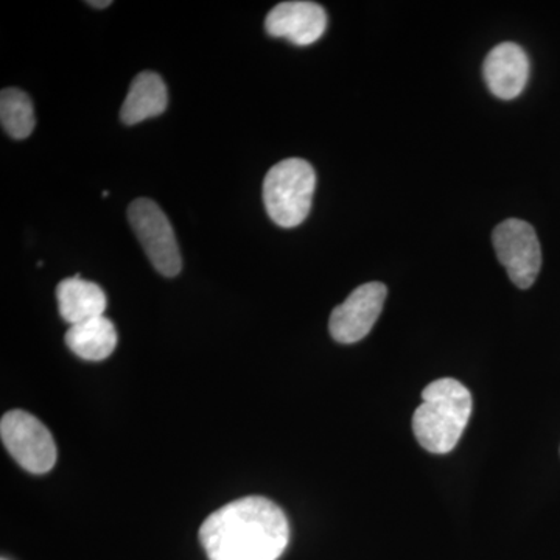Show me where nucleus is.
Listing matches in <instances>:
<instances>
[{"label": "nucleus", "mask_w": 560, "mask_h": 560, "mask_svg": "<svg viewBox=\"0 0 560 560\" xmlns=\"http://www.w3.org/2000/svg\"><path fill=\"white\" fill-rule=\"evenodd\" d=\"M109 197V191H103V198H108Z\"/></svg>", "instance_id": "2eb2a0df"}, {"label": "nucleus", "mask_w": 560, "mask_h": 560, "mask_svg": "<svg viewBox=\"0 0 560 560\" xmlns=\"http://www.w3.org/2000/svg\"><path fill=\"white\" fill-rule=\"evenodd\" d=\"M315 189L316 173L307 161L291 158L279 162L265 176V209L278 226H300L311 212Z\"/></svg>", "instance_id": "7ed1b4c3"}, {"label": "nucleus", "mask_w": 560, "mask_h": 560, "mask_svg": "<svg viewBox=\"0 0 560 560\" xmlns=\"http://www.w3.org/2000/svg\"><path fill=\"white\" fill-rule=\"evenodd\" d=\"M492 241L512 282L523 290L533 287L541 268L540 242L534 228L526 221L506 220L495 228Z\"/></svg>", "instance_id": "423d86ee"}, {"label": "nucleus", "mask_w": 560, "mask_h": 560, "mask_svg": "<svg viewBox=\"0 0 560 560\" xmlns=\"http://www.w3.org/2000/svg\"><path fill=\"white\" fill-rule=\"evenodd\" d=\"M485 79L490 92L501 101L518 97L529 79L528 55L514 43L493 47L486 57Z\"/></svg>", "instance_id": "1a4fd4ad"}, {"label": "nucleus", "mask_w": 560, "mask_h": 560, "mask_svg": "<svg viewBox=\"0 0 560 560\" xmlns=\"http://www.w3.org/2000/svg\"><path fill=\"white\" fill-rule=\"evenodd\" d=\"M0 436L22 469L47 474L57 463V444L44 423L28 412L14 410L0 420Z\"/></svg>", "instance_id": "20e7f679"}, {"label": "nucleus", "mask_w": 560, "mask_h": 560, "mask_svg": "<svg viewBox=\"0 0 560 560\" xmlns=\"http://www.w3.org/2000/svg\"><path fill=\"white\" fill-rule=\"evenodd\" d=\"M386 287L381 282L364 283L350 293L348 300L331 312V338L341 345H352L366 337L382 315Z\"/></svg>", "instance_id": "0eeeda50"}, {"label": "nucleus", "mask_w": 560, "mask_h": 560, "mask_svg": "<svg viewBox=\"0 0 560 560\" xmlns=\"http://www.w3.org/2000/svg\"><path fill=\"white\" fill-rule=\"evenodd\" d=\"M265 28L275 38L289 39L296 46H311L326 32V10L305 0L282 2L268 13Z\"/></svg>", "instance_id": "6e6552de"}, {"label": "nucleus", "mask_w": 560, "mask_h": 560, "mask_svg": "<svg viewBox=\"0 0 560 560\" xmlns=\"http://www.w3.org/2000/svg\"><path fill=\"white\" fill-rule=\"evenodd\" d=\"M0 121L10 138L27 139L35 130V110L31 97L14 88L3 90L0 94Z\"/></svg>", "instance_id": "ddd939ff"}, {"label": "nucleus", "mask_w": 560, "mask_h": 560, "mask_svg": "<svg viewBox=\"0 0 560 560\" xmlns=\"http://www.w3.org/2000/svg\"><path fill=\"white\" fill-rule=\"evenodd\" d=\"M57 300L61 318L70 326L105 316L108 305L105 291L97 283L81 279L79 275L61 280L57 287Z\"/></svg>", "instance_id": "9d476101"}, {"label": "nucleus", "mask_w": 560, "mask_h": 560, "mask_svg": "<svg viewBox=\"0 0 560 560\" xmlns=\"http://www.w3.org/2000/svg\"><path fill=\"white\" fill-rule=\"evenodd\" d=\"M88 5L94 7V9H106V7L110 5V2L109 0H102V2L94 0V2H88Z\"/></svg>", "instance_id": "4468645a"}, {"label": "nucleus", "mask_w": 560, "mask_h": 560, "mask_svg": "<svg viewBox=\"0 0 560 560\" xmlns=\"http://www.w3.org/2000/svg\"><path fill=\"white\" fill-rule=\"evenodd\" d=\"M470 415V390L455 378H440L423 389L412 431L427 452L445 455L458 445Z\"/></svg>", "instance_id": "f03ea898"}, {"label": "nucleus", "mask_w": 560, "mask_h": 560, "mask_svg": "<svg viewBox=\"0 0 560 560\" xmlns=\"http://www.w3.org/2000/svg\"><path fill=\"white\" fill-rule=\"evenodd\" d=\"M168 105V92L164 80L158 73L142 72L132 80L130 91L120 109V119L125 125L161 116Z\"/></svg>", "instance_id": "9b49d317"}, {"label": "nucleus", "mask_w": 560, "mask_h": 560, "mask_svg": "<svg viewBox=\"0 0 560 560\" xmlns=\"http://www.w3.org/2000/svg\"><path fill=\"white\" fill-rule=\"evenodd\" d=\"M128 221L156 271L165 278L178 276L183 267L178 241L160 206L139 198L128 209Z\"/></svg>", "instance_id": "39448f33"}, {"label": "nucleus", "mask_w": 560, "mask_h": 560, "mask_svg": "<svg viewBox=\"0 0 560 560\" xmlns=\"http://www.w3.org/2000/svg\"><path fill=\"white\" fill-rule=\"evenodd\" d=\"M66 345L80 359L102 361L108 359L117 346L116 326L106 316H98L70 326Z\"/></svg>", "instance_id": "f8f14e48"}, {"label": "nucleus", "mask_w": 560, "mask_h": 560, "mask_svg": "<svg viewBox=\"0 0 560 560\" xmlns=\"http://www.w3.org/2000/svg\"><path fill=\"white\" fill-rule=\"evenodd\" d=\"M290 540V525L278 504L245 497L202 523L200 541L210 560H278Z\"/></svg>", "instance_id": "f257e3e1"}]
</instances>
